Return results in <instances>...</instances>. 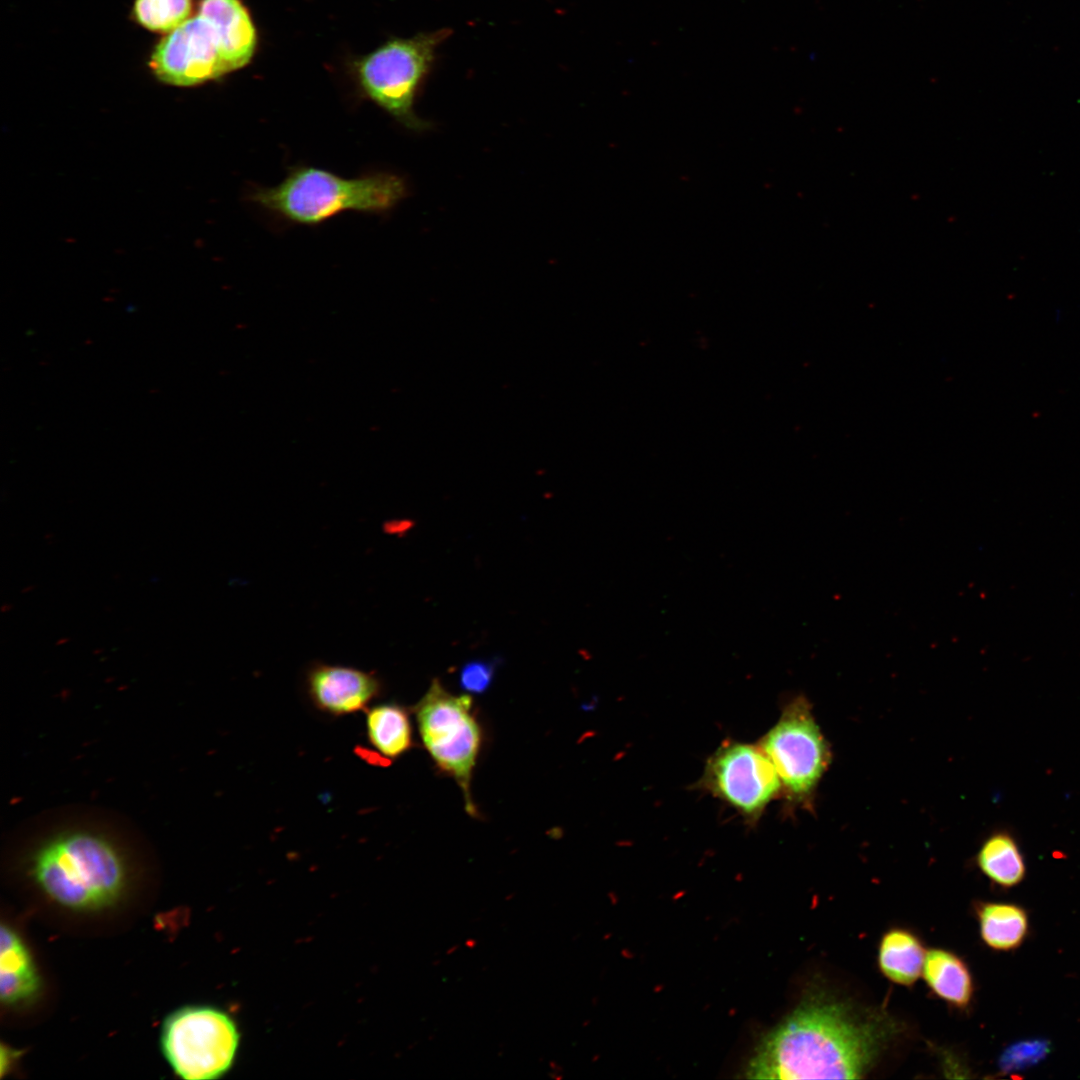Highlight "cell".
<instances>
[{"label": "cell", "mask_w": 1080, "mask_h": 1080, "mask_svg": "<svg viewBox=\"0 0 1080 1080\" xmlns=\"http://www.w3.org/2000/svg\"><path fill=\"white\" fill-rule=\"evenodd\" d=\"M899 1031L887 1013L816 990L760 1041L746 1078H863Z\"/></svg>", "instance_id": "6da1fadb"}, {"label": "cell", "mask_w": 1080, "mask_h": 1080, "mask_svg": "<svg viewBox=\"0 0 1080 1080\" xmlns=\"http://www.w3.org/2000/svg\"><path fill=\"white\" fill-rule=\"evenodd\" d=\"M31 872L50 898L73 910L111 905L127 881L118 847L90 830L66 831L45 841L32 857Z\"/></svg>", "instance_id": "7a4b0ae2"}, {"label": "cell", "mask_w": 1080, "mask_h": 1080, "mask_svg": "<svg viewBox=\"0 0 1080 1080\" xmlns=\"http://www.w3.org/2000/svg\"><path fill=\"white\" fill-rule=\"evenodd\" d=\"M406 194L405 182L394 174L344 178L324 169L301 166L291 169L276 186L256 188L249 199L287 221L316 225L346 211L386 212Z\"/></svg>", "instance_id": "3957f363"}, {"label": "cell", "mask_w": 1080, "mask_h": 1080, "mask_svg": "<svg viewBox=\"0 0 1080 1080\" xmlns=\"http://www.w3.org/2000/svg\"><path fill=\"white\" fill-rule=\"evenodd\" d=\"M451 34L452 30L442 28L387 41L355 64L360 90L405 127L425 129L426 122L414 111L415 98L435 61L437 48Z\"/></svg>", "instance_id": "277c9868"}, {"label": "cell", "mask_w": 1080, "mask_h": 1080, "mask_svg": "<svg viewBox=\"0 0 1080 1080\" xmlns=\"http://www.w3.org/2000/svg\"><path fill=\"white\" fill-rule=\"evenodd\" d=\"M413 710L426 750L437 766L455 779L463 791L466 811L475 816L470 783L481 730L472 713L471 696L454 695L433 679Z\"/></svg>", "instance_id": "5b68a950"}, {"label": "cell", "mask_w": 1080, "mask_h": 1080, "mask_svg": "<svg viewBox=\"0 0 1080 1080\" xmlns=\"http://www.w3.org/2000/svg\"><path fill=\"white\" fill-rule=\"evenodd\" d=\"M239 1033L224 1012L203 1006L170 1014L161 1031L162 1052L185 1080H211L227 1072L235 1058Z\"/></svg>", "instance_id": "8992f818"}, {"label": "cell", "mask_w": 1080, "mask_h": 1080, "mask_svg": "<svg viewBox=\"0 0 1080 1080\" xmlns=\"http://www.w3.org/2000/svg\"><path fill=\"white\" fill-rule=\"evenodd\" d=\"M767 755L785 788L794 796L813 791L830 761L828 745L808 702L798 697L762 738Z\"/></svg>", "instance_id": "52a82bcc"}, {"label": "cell", "mask_w": 1080, "mask_h": 1080, "mask_svg": "<svg viewBox=\"0 0 1080 1080\" xmlns=\"http://www.w3.org/2000/svg\"><path fill=\"white\" fill-rule=\"evenodd\" d=\"M704 784L744 815L756 817L778 793L781 780L760 747L728 743L706 766Z\"/></svg>", "instance_id": "ba28073f"}, {"label": "cell", "mask_w": 1080, "mask_h": 1080, "mask_svg": "<svg viewBox=\"0 0 1080 1080\" xmlns=\"http://www.w3.org/2000/svg\"><path fill=\"white\" fill-rule=\"evenodd\" d=\"M149 66L160 81L178 87L196 86L227 74L216 35L199 14L157 43Z\"/></svg>", "instance_id": "9c48e42d"}, {"label": "cell", "mask_w": 1080, "mask_h": 1080, "mask_svg": "<svg viewBox=\"0 0 1080 1080\" xmlns=\"http://www.w3.org/2000/svg\"><path fill=\"white\" fill-rule=\"evenodd\" d=\"M382 688L374 672L354 667L317 663L306 673V690L312 704L332 716L366 711Z\"/></svg>", "instance_id": "30bf717a"}, {"label": "cell", "mask_w": 1080, "mask_h": 1080, "mask_svg": "<svg viewBox=\"0 0 1080 1080\" xmlns=\"http://www.w3.org/2000/svg\"><path fill=\"white\" fill-rule=\"evenodd\" d=\"M198 14L211 25L227 73L244 67L253 57L257 35L240 0H202Z\"/></svg>", "instance_id": "8fae6325"}, {"label": "cell", "mask_w": 1080, "mask_h": 1080, "mask_svg": "<svg viewBox=\"0 0 1080 1080\" xmlns=\"http://www.w3.org/2000/svg\"><path fill=\"white\" fill-rule=\"evenodd\" d=\"M0 997L8 1006L30 1002L40 989L39 976L20 937L1 926Z\"/></svg>", "instance_id": "7c38bea8"}, {"label": "cell", "mask_w": 1080, "mask_h": 1080, "mask_svg": "<svg viewBox=\"0 0 1080 1080\" xmlns=\"http://www.w3.org/2000/svg\"><path fill=\"white\" fill-rule=\"evenodd\" d=\"M922 974L931 991L952 1007L965 1009L971 1003L972 975L954 952L942 948L926 951Z\"/></svg>", "instance_id": "4fadbf2b"}, {"label": "cell", "mask_w": 1080, "mask_h": 1080, "mask_svg": "<svg viewBox=\"0 0 1080 1080\" xmlns=\"http://www.w3.org/2000/svg\"><path fill=\"white\" fill-rule=\"evenodd\" d=\"M365 724L368 743L379 759L391 762L413 746L408 711L397 703H380L369 707Z\"/></svg>", "instance_id": "5bb4252c"}, {"label": "cell", "mask_w": 1080, "mask_h": 1080, "mask_svg": "<svg viewBox=\"0 0 1080 1080\" xmlns=\"http://www.w3.org/2000/svg\"><path fill=\"white\" fill-rule=\"evenodd\" d=\"M926 956L920 938L905 928L886 931L878 948V965L881 973L891 982L912 986L922 974Z\"/></svg>", "instance_id": "9a60e30c"}, {"label": "cell", "mask_w": 1080, "mask_h": 1080, "mask_svg": "<svg viewBox=\"0 0 1080 1080\" xmlns=\"http://www.w3.org/2000/svg\"><path fill=\"white\" fill-rule=\"evenodd\" d=\"M980 935L991 949L1008 951L1018 947L1028 931L1025 911L1015 904L981 902L976 905Z\"/></svg>", "instance_id": "2e32d148"}, {"label": "cell", "mask_w": 1080, "mask_h": 1080, "mask_svg": "<svg viewBox=\"0 0 1080 1080\" xmlns=\"http://www.w3.org/2000/svg\"><path fill=\"white\" fill-rule=\"evenodd\" d=\"M980 870L1002 887H1013L1025 876V863L1014 838L998 832L985 840L977 854Z\"/></svg>", "instance_id": "e0dca14e"}, {"label": "cell", "mask_w": 1080, "mask_h": 1080, "mask_svg": "<svg viewBox=\"0 0 1080 1080\" xmlns=\"http://www.w3.org/2000/svg\"><path fill=\"white\" fill-rule=\"evenodd\" d=\"M193 0H135L132 16L143 28L156 33H169L189 18Z\"/></svg>", "instance_id": "ac0fdd59"}, {"label": "cell", "mask_w": 1080, "mask_h": 1080, "mask_svg": "<svg viewBox=\"0 0 1080 1080\" xmlns=\"http://www.w3.org/2000/svg\"><path fill=\"white\" fill-rule=\"evenodd\" d=\"M1049 1042L1041 1039L1024 1040L1009 1046L999 1059L1002 1071L1012 1072L1039 1063L1049 1053Z\"/></svg>", "instance_id": "d6986e66"}, {"label": "cell", "mask_w": 1080, "mask_h": 1080, "mask_svg": "<svg viewBox=\"0 0 1080 1080\" xmlns=\"http://www.w3.org/2000/svg\"><path fill=\"white\" fill-rule=\"evenodd\" d=\"M497 659H472L463 664L459 671L460 687L472 694L486 692L495 677Z\"/></svg>", "instance_id": "ffe728a7"}]
</instances>
